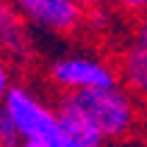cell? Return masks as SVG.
<instances>
[{
    "mask_svg": "<svg viewBox=\"0 0 147 147\" xmlns=\"http://www.w3.org/2000/svg\"><path fill=\"white\" fill-rule=\"evenodd\" d=\"M69 106L89 119V125L103 136V142H125L144 125V106L122 83L111 89H94L81 94H61Z\"/></svg>",
    "mask_w": 147,
    "mask_h": 147,
    "instance_id": "obj_1",
    "label": "cell"
},
{
    "mask_svg": "<svg viewBox=\"0 0 147 147\" xmlns=\"http://www.w3.org/2000/svg\"><path fill=\"white\" fill-rule=\"evenodd\" d=\"M3 114L11 119L14 131L25 142L58 147V111L45 97H39L28 83H14L3 100Z\"/></svg>",
    "mask_w": 147,
    "mask_h": 147,
    "instance_id": "obj_2",
    "label": "cell"
},
{
    "mask_svg": "<svg viewBox=\"0 0 147 147\" xmlns=\"http://www.w3.org/2000/svg\"><path fill=\"white\" fill-rule=\"evenodd\" d=\"M47 81L61 94H81L94 89H111L119 83L117 64L92 53H64L50 61Z\"/></svg>",
    "mask_w": 147,
    "mask_h": 147,
    "instance_id": "obj_3",
    "label": "cell"
},
{
    "mask_svg": "<svg viewBox=\"0 0 147 147\" xmlns=\"http://www.w3.org/2000/svg\"><path fill=\"white\" fill-rule=\"evenodd\" d=\"M28 28L47 36H78L86 25V11L75 0H11Z\"/></svg>",
    "mask_w": 147,
    "mask_h": 147,
    "instance_id": "obj_4",
    "label": "cell"
},
{
    "mask_svg": "<svg viewBox=\"0 0 147 147\" xmlns=\"http://www.w3.org/2000/svg\"><path fill=\"white\" fill-rule=\"evenodd\" d=\"M0 58L8 64H25L33 58V36L11 0H0Z\"/></svg>",
    "mask_w": 147,
    "mask_h": 147,
    "instance_id": "obj_5",
    "label": "cell"
},
{
    "mask_svg": "<svg viewBox=\"0 0 147 147\" xmlns=\"http://www.w3.org/2000/svg\"><path fill=\"white\" fill-rule=\"evenodd\" d=\"M114 64H117L119 83H122L136 100L147 103V47L131 39L119 50V56H117Z\"/></svg>",
    "mask_w": 147,
    "mask_h": 147,
    "instance_id": "obj_6",
    "label": "cell"
},
{
    "mask_svg": "<svg viewBox=\"0 0 147 147\" xmlns=\"http://www.w3.org/2000/svg\"><path fill=\"white\" fill-rule=\"evenodd\" d=\"M58 111V147H103V136L89 125V119L78 114L67 100L56 103Z\"/></svg>",
    "mask_w": 147,
    "mask_h": 147,
    "instance_id": "obj_7",
    "label": "cell"
},
{
    "mask_svg": "<svg viewBox=\"0 0 147 147\" xmlns=\"http://www.w3.org/2000/svg\"><path fill=\"white\" fill-rule=\"evenodd\" d=\"M106 3L117 14H125V17H142L147 11V0H106Z\"/></svg>",
    "mask_w": 147,
    "mask_h": 147,
    "instance_id": "obj_8",
    "label": "cell"
},
{
    "mask_svg": "<svg viewBox=\"0 0 147 147\" xmlns=\"http://www.w3.org/2000/svg\"><path fill=\"white\" fill-rule=\"evenodd\" d=\"M0 144L3 147H22V139H20V133L14 131V125L3 114V108H0Z\"/></svg>",
    "mask_w": 147,
    "mask_h": 147,
    "instance_id": "obj_9",
    "label": "cell"
},
{
    "mask_svg": "<svg viewBox=\"0 0 147 147\" xmlns=\"http://www.w3.org/2000/svg\"><path fill=\"white\" fill-rule=\"evenodd\" d=\"M11 86H14V75H11V64H8L6 58H0V106H3L6 94L11 92Z\"/></svg>",
    "mask_w": 147,
    "mask_h": 147,
    "instance_id": "obj_10",
    "label": "cell"
},
{
    "mask_svg": "<svg viewBox=\"0 0 147 147\" xmlns=\"http://www.w3.org/2000/svg\"><path fill=\"white\" fill-rule=\"evenodd\" d=\"M133 42H139L147 47V11L142 17H136V25H133Z\"/></svg>",
    "mask_w": 147,
    "mask_h": 147,
    "instance_id": "obj_11",
    "label": "cell"
},
{
    "mask_svg": "<svg viewBox=\"0 0 147 147\" xmlns=\"http://www.w3.org/2000/svg\"><path fill=\"white\" fill-rule=\"evenodd\" d=\"M78 6L83 8V11H92V8H100V6H106V0H75Z\"/></svg>",
    "mask_w": 147,
    "mask_h": 147,
    "instance_id": "obj_12",
    "label": "cell"
},
{
    "mask_svg": "<svg viewBox=\"0 0 147 147\" xmlns=\"http://www.w3.org/2000/svg\"><path fill=\"white\" fill-rule=\"evenodd\" d=\"M22 147H53V144H39V142H25Z\"/></svg>",
    "mask_w": 147,
    "mask_h": 147,
    "instance_id": "obj_13",
    "label": "cell"
},
{
    "mask_svg": "<svg viewBox=\"0 0 147 147\" xmlns=\"http://www.w3.org/2000/svg\"><path fill=\"white\" fill-rule=\"evenodd\" d=\"M0 147H3V144H0Z\"/></svg>",
    "mask_w": 147,
    "mask_h": 147,
    "instance_id": "obj_14",
    "label": "cell"
}]
</instances>
